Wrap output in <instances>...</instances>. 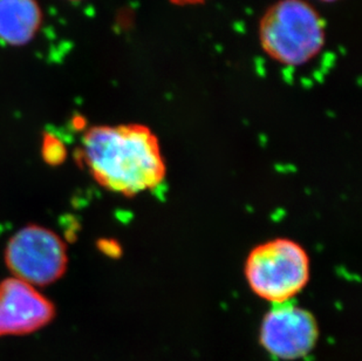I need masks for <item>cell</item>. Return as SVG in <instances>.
Instances as JSON below:
<instances>
[{"mask_svg": "<svg viewBox=\"0 0 362 361\" xmlns=\"http://www.w3.org/2000/svg\"><path fill=\"white\" fill-rule=\"evenodd\" d=\"M325 40L324 21L305 0H279L260 19V46L283 65L308 64L322 52Z\"/></svg>", "mask_w": 362, "mask_h": 361, "instance_id": "7a4b0ae2", "label": "cell"}, {"mask_svg": "<svg viewBox=\"0 0 362 361\" xmlns=\"http://www.w3.org/2000/svg\"><path fill=\"white\" fill-rule=\"evenodd\" d=\"M69 1H79V0H69Z\"/></svg>", "mask_w": 362, "mask_h": 361, "instance_id": "8fae6325", "label": "cell"}, {"mask_svg": "<svg viewBox=\"0 0 362 361\" xmlns=\"http://www.w3.org/2000/svg\"><path fill=\"white\" fill-rule=\"evenodd\" d=\"M54 304L17 278L0 282V337L33 333L49 324Z\"/></svg>", "mask_w": 362, "mask_h": 361, "instance_id": "8992f818", "label": "cell"}, {"mask_svg": "<svg viewBox=\"0 0 362 361\" xmlns=\"http://www.w3.org/2000/svg\"><path fill=\"white\" fill-rule=\"evenodd\" d=\"M205 0H170L171 4L178 6H187V5H199L204 3Z\"/></svg>", "mask_w": 362, "mask_h": 361, "instance_id": "9c48e42d", "label": "cell"}, {"mask_svg": "<svg viewBox=\"0 0 362 361\" xmlns=\"http://www.w3.org/2000/svg\"><path fill=\"white\" fill-rule=\"evenodd\" d=\"M245 276L257 296L271 303H284L292 300L306 287L310 258L298 243L291 239H272L250 253Z\"/></svg>", "mask_w": 362, "mask_h": 361, "instance_id": "3957f363", "label": "cell"}, {"mask_svg": "<svg viewBox=\"0 0 362 361\" xmlns=\"http://www.w3.org/2000/svg\"><path fill=\"white\" fill-rule=\"evenodd\" d=\"M318 340L319 326L315 316L291 300L274 304L260 324V346L276 360L306 358Z\"/></svg>", "mask_w": 362, "mask_h": 361, "instance_id": "5b68a950", "label": "cell"}, {"mask_svg": "<svg viewBox=\"0 0 362 361\" xmlns=\"http://www.w3.org/2000/svg\"><path fill=\"white\" fill-rule=\"evenodd\" d=\"M78 157L101 187L124 196L155 189L165 178L158 137L144 125L90 127Z\"/></svg>", "mask_w": 362, "mask_h": 361, "instance_id": "6da1fadb", "label": "cell"}, {"mask_svg": "<svg viewBox=\"0 0 362 361\" xmlns=\"http://www.w3.org/2000/svg\"><path fill=\"white\" fill-rule=\"evenodd\" d=\"M5 263L14 278L31 287H47L65 275L67 246L60 236L40 225H26L7 242Z\"/></svg>", "mask_w": 362, "mask_h": 361, "instance_id": "277c9868", "label": "cell"}, {"mask_svg": "<svg viewBox=\"0 0 362 361\" xmlns=\"http://www.w3.org/2000/svg\"><path fill=\"white\" fill-rule=\"evenodd\" d=\"M42 154H44L45 161L48 164H62L66 156L65 147L54 135L48 134L44 137Z\"/></svg>", "mask_w": 362, "mask_h": 361, "instance_id": "ba28073f", "label": "cell"}, {"mask_svg": "<svg viewBox=\"0 0 362 361\" xmlns=\"http://www.w3.org/2000/svg\"><path fill=\"white\" fill-rule=\"evenodd\" d=\"M44 23L38 0H0V42L23 47L35 40Z\"/></svg>", "mask_w": 362, "mask_h": 361, "instance_id": "52a82bcc", "label": "cell"}, {"mask_svg": "<svg viewBox=\"0 0 362 361\" xmlns=\"http://www.w3.org/2000/svg\"><path fill=\"white\" fill-rule=\"evenodd\" d=\"M322 1H326V3H332V1H335V0H322Z\"/></svg>", "mask_w": 362, "mask_h": 361, "instance_id": "30bf717a", "label": "cell"}]
</instances>
